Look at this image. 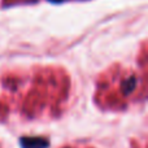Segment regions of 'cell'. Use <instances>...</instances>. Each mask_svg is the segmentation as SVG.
<instances>
[{
  "instance_id": "6da1fadb",
  "label": "cell",
  "mask_w": 148,
  "mask_h": 148,
  "mask_svg": "<svg viewBox=\"0 0 148 148\" xmlns=\"http://www.w3.org/2000/svg\"><path fill=\"white\" fill-rule=\"evenodd\" d=\"M21 146L22 148H47L48 142L43 138H22Z\"/></svg>"
},
{
  "instance_id": "7a4b0ae2",
  "label": "cell",
  "mask_w": 148,
  "mask_h": 148,
  "mask_svg": "<svg viewBox=\"0 0 148 148\" xmlns=\"http://www.w3.org/2000/svg\"><path fill=\"white\" fill-rule=\"evenodd\" d=\"M51 1H61V0H51Z\"/></svg>"
}]
</instances>
